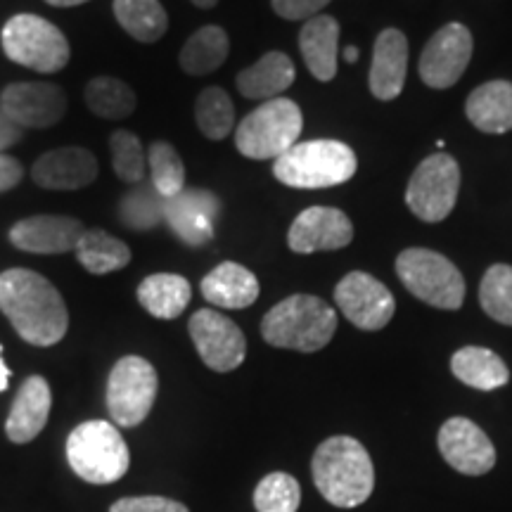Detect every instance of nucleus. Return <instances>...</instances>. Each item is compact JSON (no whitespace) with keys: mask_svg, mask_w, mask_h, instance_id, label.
<instances>
[{"mask_svg":"<svg viewBox=\"0 0 512 512\" xmlns=\"http://www.w3.org/2000/svg\"><path fill=\"white\" fill-rule=\"evenodd\" d=\"M0 311L34 347H53L67 335L69 313L62 294L36 271L10 268L0 273Z\"/></svg>","mask_w":512,"mask_h":512,"instance_id":"f257e3e1","label":"nucleus"},{"mask_svg":"<svg viewBox=\"0 0 512 512\" xmlns=\"http://www.w3.org/2000/svg\"><path fill=\"white\" fill-rule=\"evenodd\" d=\"M164 211L166 200L155 190V185H138L121 197L119 214L128 228H155L164 221Z\"/></svg>","mask_w":512,"mask_h":512,"instance_id":"f704fd0d","label":"nucleus"},{"mask_svg":"<svg viewBox=\"0 0 512 512\" xmlns=\"http://www.w3.org/2000/svg\"><path fill=\"white\" fill-rule=\"evenodd\" d=\"M228 34L216 24L195 31L181 50V67L190 76H204L216 72L228 60Z\"/></svg>","mask_w":512,"mask_h":512,"instance_id":"cd10ccee","label":"nucleus"},{"mask_svg":"<svg viewBox=\"0 0 512 512\" xmlns=\"http://www.w3.org/2000/svg\"><path fill=\"white\" fill-rule=\"evenodd\" d=\"M22 140V126L15 124L8 114L0 110V155H3L8 147Z\"/></svg>","mask_w":512,"mask_h":512,"instance_id":"a19ab883","label":"nucleus"},{"mask_svg":"<svg viewBox=\"0 0 512 512\" xmlns=\"http://www.w3.org/2000/svg\"><path fill=\"white\" fill-rule=\"evenodd\" d=\"M396 273L406 290L420 302L444 311H456L463 306L465 280L456 264L432 249H403L396 259Z\"/></svg>","mask_w":512,"mask_h":512,"instance_id":"0eeeda50","label":"nucleus"},{"mask_svg":"<svg viewBox=\"0 0 512 512\" xmlns=\"http://www.w3.org/2000/svg\"><path fill=\"white\" fill-rule=\"evenodd\" d=\"M302 503V486L287 472H271L254 491L256 512H297Z\"/></svg>","mask_w":512,"mask_h":512,"instance_id":"c9c22d12","label":"nucleus"},{"mask_svg":"<svg viewBox=\"0 0 512 512\" xmlns=\"http://www.w3.org/2000/svg\"><path fill=\"white\" fill-rule=\"evenodd\" d=\"M192 287L183 275L155 273L138 287V302L143 309L159 320H174L188 309Z\"/></svg>","mask_w":512,"mask_h":512,"instance_id":"a878e982","label":"nucleus"},{"mask_svg":"<svg viewBox=\"0 0 512 512\" xmlns=\"http://www.w3.org/2000/svg\"><path fill=\"white\" fill-rule=\"evenodd\" d=\"M195 119L204 138L223 140L235 126L233 100L219 86L204 88L195 102Z\"/></svg>","mask_w":512,"mask_h":512,"instance_id":"2f4dec72","label":"nucleus"},{"mask_svg":"<svg viewBox=\"0 0 512 512\" xmlns=\"http://www.w3.org/2000/svg\"><path fill=\"white\" fill-rule=\"evenodd\" d=\"M472 60V34L465 24L451 22L441 27L420 57V79L430 88L444 91L456 86Z\"/></svg>","mask_w":512,"mask_h":512,"instance_id":"ddd939ff","label":"nucleus"},{"mask_svg":"<svg viewBox=\"0 0 512 512\" xmlns=\"http://www.w3.org/2000/svg\"><path fill=\"white\" fill-rule=\"evenodd\" d=\"M299 50L318 81H332L337 74L339 24L330 15H316L299 31Z\"/></svg>","mask_w":512,"mask_h":512,"instance_id":"5701e85b","label":"nucleus"},{"mask_svg":"<svg viewBox=\"0 0 512 512\" xmlns=\"http://www.w3.org/2000/svg\"><path fill=\"white\" fill-rule=\"evenodd\" d=\"M53 394L46 377L31 375L19 387L17 399L12 403V411L5 422V434L12 444H29L43 432L50 418Z\"/></svg>","mask_w":512,"mask_h":512,"instance_id":"aec40b11","label":"nucleus"},{"mask_svg":"<svg viewBox=\"0 0 512 512\" xmlns=\"http://www.w3.org/2000/svg\"><path fill=\"white\" fill-rule=\"evenodd\" d=\"M294 83V64L285 53H266L252 67L238 74L240 93L249 100L280 98Z\"/></svg>","mask_w":512,"mask_h":512,"instance_id":"393cba45","label":"nucleus"},{"mask_svg":"<svg viewBox=\"0 0 512 512\" xmlns=\"http://www.w3.org/2000/svg\"><path fill=\"white\" fill-rule=\"evenodd\" d=\"M76 259L81 266L93 275H107L128 266L131 261V249L114 235L105 230L93 228L81 235L79 245H76Z\"/></svg>","mask_w":512,"mask_h":512,"instance_id":"c85d7f7f","label":"nucleus"},{"mask_svg":"<svg viewBox=\"0 0 512 512\" xmlns=\"http://www.w3.org/2000/svg\"><path fill=\"white\" fill-rule=\"evenodd\" d=\"M86 233L83 223L72 216H31L10 228V242L31 254H64L79 245Z\"/></svg>","mask_w":512,"mask_h":512,"instance_id":"a211bd4d","label":"nucleus"},{"mask_svg":"<svg viewBox=\"0 0 512 512\" xmlns=\"http://www.w3.org/2000/svg\"><path fill=\"white\" fill-rule=\"evenodd\" d=\"M479 304L496 323L512 325V266L494 264L479 285Z\"/></svg>","mask_w":512,"mask_h":512,"instance_id":"72a5a7b5","label":"nucleus"},{"mask_svg":"<svg viewBox=\"0 0 512 512\" xmlns=\"http://www.w3.org/2000/svg\"><path fill=\"white\" fill-rule=\"evenodd\" d=\"M344 60L354 64V62L358 60V48H356V46H347V48H344Z\"/></svg>","mask_w":512,"mask_h":512,"instance_id":"c03bdc74","label":"nucleus"},{"mask_svg":"<svg viewBox=\"0 0 512 512\" xmlns=\"http://www.w3.org/2000/svg\"><path fill=\"white\" fill-rule=\"evenodd\" d=\"M31 176L46 190H81L98 176V159L86 147H60L38 157Z\"/></svg>","mask_w":512,"mask_h":512,"instance_id":"6ab92c4d","label":"nucleus"},{"mask_svg":"<svg viewBox=\"0 0 512 512\" xmlns=\"http://www.w3.org/2000/svg\"><path fill=\"white\" fill-rule=\"evenodd\" d=\"M311 475L323 498L337 508H358L373 494L375 467L370 453L354 437H330L316 448Z\"/></svg>","mask_w":512,"mask_h":512,"instance_id":"f03ea898","label":"nucleus"},{"mask_svg":"<svg viewBox=\"0 0 512 512\" xmlns=\"http://www.w3.org/2000/svg\"><path fill=\"white\" fill-rule=\"evenodd\" d=\"M192 3H195L197 8H214V5L219 3V0H192Z\"/></svg>","mask_w":512,"mask_h":512,"instance_id":"a18cd8bd","label":"nucleus"},{"mask_svg":"<svg viewBox=\"0 0 512 512\" xmlns=\"http://www.w3.org/2000/svg\"><path fill=\"white\" fill-rule=\"evenodd\" d=\"M0 41L12 62L36 72H60L69 62V41L53 22L38 15H15L8 19Z\"/></svg>","mask_w":512,"mask_h":512,"instance_id":"6e6552de","label":"nucleus"},{"mask_svg":"<svg viewBox=\"0 0 512 512\" xmlns=\"http://www.w3.org/2000/svg\"><path fill=\"white\" fill-rule=\"evenodd\" d=\"M358 159L339 140H306L292 145L273 164V176L287 188L318 190L347 183L356 174Z\"/></svg>","mask_w":512,"mask_h":512,"instance_id":"20e7f679","label":"nucleus"},{"mask_svg":"<svg viewBox=\"0 0 512 512\" xmlns=\"http://www.w3.org/2000/svg\"><path fill=\"white\" fill-rule=\"evenodd\" d=\"M328 3L330 0H271L275 15L290 19V22H299V19H306V22H309V19L316 17Z\"/></svg>","mask_w":512,"mask_h":512,"instance_id":"58836bf2","label":"nucleus"},{"mask_svg":"<svg viewBox=\"0 0 512 512\" xmlns=\"http://www.w3.org/2000/svg\"><path fill=\"white\" fill-rule=\"evenodd\" d=\"M112 166L124 183H140L147 174V155L138 136L128 131H117L110 138Z\"/></svg>","mask_w":512,"mask_h":512,"instance_id":"e433bc0d","label":"nucleus"},{"mask_svg":"<svg viewBox=\"0 0 512 512\" xmlns=\"http://www.w3.org/2000/svg\"><path fill=\"white\" fill-rule=\"evenodd\" d=\"M46 3L53 5V8H74V5H83L88 0H46Z\"/></svg>","mask_w":512,"mask_h":512,"instance_id":"37998d69","label":"nucleus"},{"mask_svg":"<svg viewBox=\"0 0 512 512\" xmlns=\"http://www.w3.org/2000/svg\"><path fill=\"white\" fill-rule=\"evenodd\" d=\"M408 72V41L399 29H384L375 38L370 64V91L377 100L399 98Z\"/></svg>","mask_w":512,"mask_h":512,"instance_id":"412c9836","label":"nucleus"},{"mask_svg":"<svg viewBox=\"0 0 512 512\" xmlns=\"http://www.w3.org/2000/svg\"><path fill=\"white\" fill-rule=\"evenodd\" d=\"M10 384V368L3 361V347H0V392H5Z\"/></svg>","mask_w":512,"mask_h":512,"instance_id":"79ce46f5","label":"nucleus"},{"mask_svg":"<svg viewBox=\"0 0 512 512\" xmlns=\"http://www.w3.org/2000/svg\"><path fill=\"white\" fill-rule=\"evenodd\" d=\"M157 370L140 356L119 358L107 380V408L119 427H138L157 399Z\"/></svg>","mask_w":512,"mask_h":512,"instance_id":"1a4fd4ad","label":"nucleus"},{"mask_svg":"<svg viewBox=\"0 0 512 512\" xmlns=\"http://www.w3.org/2000/svg\"><path fill=\"white\" fill-rule=\"evenodd\" d=\"M147 164H150L152 185L164 200H171L185 190V166L174 145L164 143V140L152 143Z\"/></svg>","mask_w":512,"mask_h":512,"instance_id":"473e14b6","label":"nucleus"},{"mask_svg":"<svg viewBox=\"0 0 512 512\" xmlns=\"http://www.w3.org/2000/svg\"><path fill=\"white\" fill-rule=\"evenodd\" d=\"M335 330V309L311 294H294L283 299L261 320V335L271 347L302 351V354L328 347Z\"/></svg>","mask_w":512,"mask_h":512,"instance_id":"7ed1b4c3","label":"nucleus"},{"mask_svg":"<svg viewBox=\"0 0 512 512\" xmlns=\"http://www.w3.org/2000/svg\"><path fill=\"white\" fill-rule=\"evenodd\" d=\"M114 17L140 43H155L169 29V17L159 0H114Z\"/></svg>","mask_w":512,"mask_h":512,"instance_id":"c756f323","label":"nucleus"},{"mask_svg":"<svg viewBox=\"0 0 512 512\" xmlns=\"http://www.w3.org/2000/svg\"><path fill=\"white\" fill-rule=\"evenodd\" d=\"M0 110L19 126L50 128L67 112V95L55 83H10L0 95Z\"/></svg>","mask_w":512,"mask_h":512,"instance_id":"2eb2a0df","label":"nucleus"},{"mask_svg":"<svg viewBox=\"0 0 512 512\" xmlns=\"http://www.w3.org/2000/svg\"><path fill=\"white\" fill-rule=\"evenodd\" d=\"M467 119L484 133L512 131V83L489 81L475 88L465 105Z\"/></svg>","mask_w":512,"mask_h":512,"instance_id":"b1692460","label":"nucleus"},{"mask_svg":"<svg viewBox=\"0 0 512 512\" xmlns=\"http://www.w3.org/2000/svg\"><path fill=\"white\" fill-rule=\"evenodd\" d=\"M202 294L209 304L221 309H247L259 299V280L249 268L223 261L204 275Z\"/></svg>","mask_w":512,"mask_h":512,"instance_id":"4be33fe9","label":"nucleus"},{"mask_svg":"<svg viewBox=\"0 0 512 512\" xmlns=\"http://www.w3.org/2000/svg\"><path fill=\"white\" fill-rule=\"evenodd\" d=\"M110 512H190L183 503L164 496H136L121 498L110 508Z\"/></svg>","mask_w":512,"mask_h":512,"instance_id":"4c0bfd02","label":"nucleus"},{"mask_svg":"<svg viewBox=\"0 0 512 512\" xmlns=\"http://www.w3.org/2000/svg\"><path fill=\"white\" fill-rule=\"evenodd\" d=\"M451 370L460 382L479 392H494L510 382L505 361L491 349L463 347L451 358Z\"/></svg>","mask_w":512,"mask_h":512,"instance_id":"bb28decb","label":"nucleus"},{"mask_svg":"<svg viewBox=\"0 0 512 512\" xmlns=\"http://www.w3.org/2000/svg\"><path fill=\"white\" fill-rule=\"evenodd\" d=\"M67 460L83 482L112 484L128 472L131 453L112 422L88 420L69 434Z\"/></svg>","mask_w":512,"mask_h":512,"instance_id":"39448f33","label":"nucleus"},{"mask_svg":"<svg viewBox=\"0 0 512 512\" xmlns=\"http://www.w3.org/2000/svg\"><path fill=\"white\" fill-rule=\"evenodd\" d=\"M22 176H24V169L19 159L0 155V192L17 188V185L22 183Z\"/></svg>","mask_w":512,"mask_h":512,"instance_id":"ea45409f","label":"nucleus"},{"mask_svg":"<svg viewBox=\"0 0 512 512\" xmlns=\"http://www.w3.org/2000/svg\"><path fill=\"white\" fill-rule=\"evenodd\" d=\"M354 240V226L342 209L309 207L294 219L287 233V245L297 254L332 252Z\"/></svg>","mask_w":512,"mask_h":512,"instance_id":"dca6fc26","label":"nucleus"},{"mask_svg":"<svg viewBox=\"0 0 512 512\" xmlns=\"http://www.w3.org/2000/svg\"><path fill=\"white\" fill-rule=\"evenodd\" d=\"M458 190V162L446 152H437L413 171L406 188V204L420 221L439 223L456 207Z\"/></svg>","mask_w":512,"mask_h":512,"instance_id":"9d476101","label":"nucleus"},{"mask_svg":"<svg viewBox=\"0 0 512 512\" xmlns=\"http://www.w3.org/2000/svg\"><path fill=\"white\" fill-rule=\"evenodd\" d=\"M335 302L349 323L366 332L382 330L396 311V302L387 285L361 271L344 275L339 280L335 287Z\"/></svg>","mask_w":512,"mask_h":512,"instance_id":"f8f14e48","label":"nucleus"},{"mask_svg":"<svg viewBox=\"0 0 512 512\" xmlns=\"http://www.w3.org/2000/svg\"><path fill=\"white\" fill-rule=\"evenodd\" d=\"M304 128L302 110L290 98H273L249 112L235 128V145L249 159H278L299 143Z\"/></svg>","mask_w":512,"mask_h":512,"instance_id":"423d86ee","label":"nucleus"},{"mask_svg":"<svg viewBox=\"0 0 512 512\" xmlns=\"http://www.w3.org/2000/svg\"><path fill=\"white\" fill-rule=\"evenodd\" d=\"M83 98H86L88 110L102 119L121 121L136 112V93H133V88L124 81L112 79V76L93 79L86 86Z\"/></svg>","mask_w":512,"mask_h":512,"instance_id":"7c9ffc66","label":"nucleus"},{"mask_svg":"<svg viewBox=\"0 0 512 512\" xmlns=\"http://www.w3.org/2000/svg\"><path fill=\"white\" fill-rule=\"evenodd\" d=\"M439 451L460 475L482 477L496 465V448L491 439L467 418H451L441 425Z\"/></svg>","mask_w":512,"mask_h":512,"instance_id":"4468645a","label":"nucleus"},{"mask_svg":"<svg viewBox=\"0 0 512 512\" xmlns=\"http://www.w3.org/2000/svg\"><path fill=\"white\" fill-rule=\"evenodd\" d=\"M219 214V197L209 190H183L166 200L164 221L190 247H202L214 238V221Z\"/></svg>","mask_w":512,"mask_h":512,"instance_id":"f3484780","label":"nucleus"},{"mask_svg":"<svg viewBox=\"0 0 512 512\" xmlns=\"http://www.w3.org/2000/svg\"><path fill=\"white\" fill-rule=\"evenodd\" d=\"M190 337L204 366L216 373H230L247 356V339L242 330L219 311H197L190 318Z\"/></svg>","mask_w":512,"mask_h":512,"instance_id":"9b49d317","label":"nucleus"}]
</instances>
